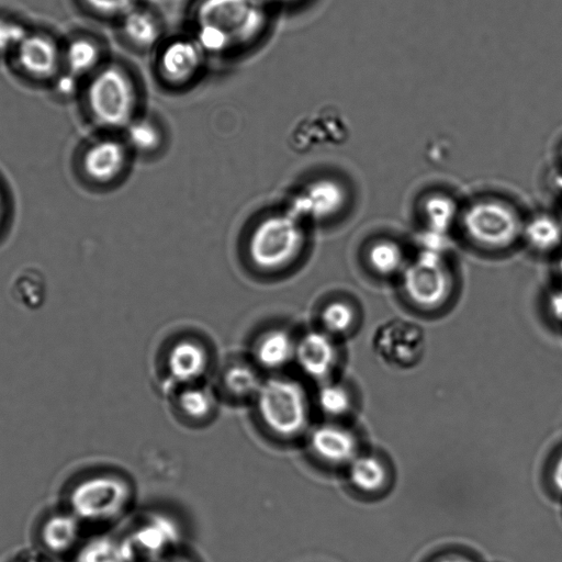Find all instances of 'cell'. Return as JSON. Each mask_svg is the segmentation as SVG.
Instances as JSON below:
<instances>
[{"label": "cell", "mask_w": 562, "mask_h": 562, "mask_svg": "<svg viewBox=\"0 0 562 562\" xmlns=\"http://www.w3.org/2000/svg\"><path fill=\"white\" fill-rule=\"evenodd\" d=\"M424 331L414 322L393 318L380 326L375 344L381 353L402 363L415 360L424 349Z\"/></svg>", "instance_id": "8fae6325"}, {"label": "cell", "mask_w": 562, "mask_h": 562, "mask_svg": "<svg viewBox=\"0 0 562 562\" xmlns=\"http://www.w3.org/2000/svg\"><path fill=\"white\" fill-rule=\"evenodd\" d=\"M306 435L308 450L325 464L348 465L358 456L357 438L342 425L325 422L310 428Z\"/></svg>", "instance_id": "30bf717a"}, {"label": "cell", "mask_w": 562, "mask_h": 562, "mask_svg": "<svg viewBox=\"0 0 562 562\" xmlns=\"http://www.w3.org/2000/svg\"><path fill=\"white\" fill-rule=\"evenodd\" d=\"M304 243L305 233L300 220L289 212L269 215L249 236V259L261 270H279L299 256Z\"/></svg>", "instance_id": "3957f363"}, {"label": "cell", "mask_w": 562, "mask_h": 562, "mask_svg": "<svg viewBox=\"0 0 562 562\" xmlns=\"http://www.w3.org/2000/svg\"><path fill=\"white\" fill-rule=\"evenodd\" d=\"M126 139L135 150L150 153L159 146L160 134L150 121L136 120L126 126Z\"/></svg>", "instance_id": "484cf974"}, {"label": "cell", "mask_w": 562, "mask_h": 562, "mask_svg": "<svg viewBox=\"0 0 562 562\" xmlns=\"http://www.w3.org/2000/svg\"><path fill=\"white\" fill-rule=\"evenodd\" d=\"M356 321L352 306L344 301L328 303L321 313L323 330L334 336L348 333Z\"/></svg>", "instance_id": "d4e9b609"}, {"label": "cell", "mask_w": 562, "mask_h": 562, "mask_svg": "<svg viewBox=\"0 0 562 562\" xmlns=\"http://www.w3.org/2000/svg\"><path fill=\"white\" fill-rule=\"evenodd\" d=\"M337 358L334 338L323 329L310 330L296 339L293 363L304 376L318 384L329 380Z\"/></svg>", "instance_id": "9c48e42d"}, {"label": "cell", "mask_w": 562, "mask_h": 562, "mask_svg": "<svg viewBox=\"0 0 562 562\" xmlns=\"http://www.w3.org/2000/svg\"><path fill=\"white\" fill-rule=\"evenodd\" d=\"M252 402L261 425L278 439H297L311 428L310 397L295 379L279 373L268 376Z\"/></svg>", "instance_id": "7a4b0ae2"}, {"label": "cell", "mask_w": 562, "mask_h": 562, "mask_svg": "<svg viewBox=\"0 0 562 562\" xmlns=\"http://www.w3.org/2000/svg\"><path fill=\"white\" fill-rule=\"evenodd\" d=\"M122 32L135 46L150 47L160 37L158 20L147 10L133 8L122 18Z\"/></svg>", "instance_id": "ffe728a7"}, {"label": "cell", "mask_w": 562, "mask_h": 562, "mask_svg": "<svg viewBox=\"0 0 562 562\" xmlns=\"http://www.w3.org/2000/svg\"><path fill=\"white\" fill-rule=\"evenodd\" d=\"M348 479L356 490L364 494H374L386 484L387 469L375 456L358 454L348 464Z\"/></svg>", "instance_id": "ac0fdd59"}, {"label": "cell", "mask_w": 562, "mask_h": 562, "mask_svg": "<svg viewBox=\"0 0 562 562\" xmlns=\"http://www.w3.org/2000/svg\"><path fill=\"white\" fill-rule=\"evenodd\" d=\"M550 480L554 490L562 495V451L557 456L552 464Z\"/></svg>", "instance_id": "f546056e"}, {"label": "cell", "mask_w": 562, "mask_h": 562, "mask_svg": "<svg viewBox=\"0 0 562 562\" xmlns=\"http://www.w3.org/2000/svg\"><path fill=\"white\" fill-rule=\"evenodd\" d=\"M210 367L205 347L193 339H180L168 350L166 368L169 378L181 386L200 383Z\"/></svg>", "instance_id": "4fadbf2b"}, {"label": "cell", "mask_w": 562, "mask_h": 562, "mask_svg": "<svg viewBox=\"0 0 562 562\" xmlns=\"http://www.w3.org/2000/svg\"><path fill=\"white\" fill-rule=\"evenodd\" d=\"M272 1L288 3V2H294L296 0H272Z\"/></svg>", "instance_id": "d6a6232c"}, {"label": "cell", "mask_w": 562, "mask_h": 562, "mask_svg": "<svg viewBox=\"0 0 562 562\" xmlns=\"http://www.w3.org/2000/svg\"><path fill=\"white\" fill-rule=\"evenodd\" d=\"M78 79L79 78L67 71H60V74L53 80L55 91L63 97L72 95L77 91Z\"/></svg>", "instance_id": "f1b7e54d"}, {"label": "cell", "mask_w": 562, "mask_h": 562, "mask_svg": "<svg viewBox=\"0 0 562 562\" xmlns=\"http://www.w3.org/2000/svg\"><path fill=\"white\" fill-rule=\"evenodd\" d=\"M462 225L472 241L491 249L510 246L524 229L517 213L495 200L479 201L468 207Z\"/></svg>", "instance_id": "5b68a950"}, {"label": "cell", "mask_w": 562, "mask_h": 562, "mask_svg": "<svg viewBox=\"0 0 562 562\" xmlns=\"http://www.w3.org/2000/svg\"><path fill=\"white\" fill-rule=\"evenodd\" d=\"M93 12L103 16H124L134 7L135 0H82Z\"/></svg>", "instance_id": "83f0119b"}, {"label": "cell", "mask_w": 562, "mask_h": 562, "mask_svg": "<svg viewBox=\"0 0 562 562\" xmlns=\"http://www.w3.org/2000/svg\"><path fill=\"white\" fill-rule=\"evenodd\" d=\"M368 262L374 272L385 277L405 269L402 249L390 240L374 243L368 250Z\"/></svg>", "instance_id": "7402d4cb"}, {"label": "cell", "mask_w": 562, "mask_h": 562, "mask_svg": "<svg viewBox=\"0 0 562 562\" xmlns=\"http://www.w3.org/2000/svg\"><path fill=\"white\" fill-rule=\"evenodd\" d=\"M260 370L254 363L233 362L221 373V385L231 398L254 400L262 382Z\"/></svg>", "instance_id": "2e32d148"}, {"label": "cell", "mask_w": 562, "mask_h": 562, "mask_svg": "<svg viewBox=\"0 0 562 562\" xmlns=\"http://www.w3.org/2000/svg\"><path fill=\"white\" fill-rule=\"evenodd\" d=\"M315 403L322 414L334 419L345 416L349 412L352 401L346 386L328 380L319 383Z\"/></svg>", "instance_id": "44dd1931"}, {"label": "cell", "mask_w": 562, "mask_h": 562, "mask_svg": "<svg viewBox=\"0 0 562 562\" xmlns=\"http://www.w3.org/2000/svg\"><path fill=\"white\" fill-rule=\"evenodd\" d=\"M5 215V200L0 189V227Z\"/></svg>", "instance_id": "1f68e13d"}, {"label": "cell", "mask_w": 562, "mask_h": 562, "mask_svg": "<svg viewBox=\"0 0 562 562\" xmlns=\"http://www.w3.org/2000/svg\"><path fill=\"white\" fill-rule=\"evenodd\" d=\"M402 273L403 289L407 297L420 307H437L449 296L451 278L435 251L423 252Z\"/></svg>", "instance_id": "8992f818"}, {"label": "cell", "mask_w": 562, "mask_h": 562, "mask_svg": "<svg viewBox=\"0 0 562 562\" xmlns=\"http://www.w3.org/2000/svg\"><path fill=\"white\" fill-rule=\"evenodd\" d=\"M296 339L284 329H270L255 341L254 364L259 370L278 374L294 361Z\"/></svg>", "instance_id": "9a60e30c"}, {"label": "cell", "mask_w": 562, "mask_h": 562, "mask_svg": "<svg viewBox=\"0 0 562 562\" xmlns=\"http://www.w3.org/2000/svg\"><path fill=\"white\" fill-rule=\"evenodd\" d=\"M13 57L20 71L37 81L54 80L63 67V48L44 32L30 31Z\"/></svg>", "instance_id": "52a82bcc"}, {"label": "cell", "mask_w": 562, "mask_h": 562, "mask_svg": "<svg viewBox=\"0 0 562 562\" xmlns=\"http://www.w3.org/2000/svg\"><path fill=\"white\" fill-rule=\"evenodd\" d=\"M29 32L18 20L0 16V56L13 55Z\"/></svg>", "instance_id": "4316f807"}, {"label": "cell", "mask_w": 562, "mask_h": 562, "mask_svg": "<svg viewBox=\"0 0 562 562\" xmlns=\"http://www.w3.org/2000/svg\"><path fill=\"white\" fill-rule=\"evenodd\" d=\"M87 106L94 122L103 127H126L136 108V92L130 76L117 66L97 70L87 87Z\"/></svg>", "instance_id": "277c9868"}, {"label": "cell", "mask_w": 562, "mask_h": 562, "mask_svg": "<svg viewBox=\"0 0 562 562\" xmlns=\"http://www.w3.org/2000/svg\"><path fill=\"white\" fill-rule=\"evenodd\" d=\"M100 59V46L88 36L75 37L63 48V67L77 78L93 75Z\"/></svg>", "instance_id": "e0dca14e"}, {"label": "cell", "mask_w": 562, "mask_h": 562, "mask_svg": "<svg viewBox=\"0 0 562 562\" xmlns=\"http://www.w3.org/2000/svg\"><path fill=\"white\" fill-rule=\"evenodd\" d=\"M561 270H562V261H561Z\"/></svg>", "instance_id": "e575fe53"}, {"label": "cell", "mask_w": 562, "mask_h": 562, "mask_svg": "<svg viewBox=\"0 0 562 562\" xmlns=\"http://www.w3.org/2000/svg\"><path fill=\"white\" fill-rule=\"evenodd\" d=\"M345 202L346 192L340 183L331 179H319L296 193L286 212L301 222L303 220L318 222L337 214Z\"/></svg>", "instance_id": "ba28073f"}, {"label": "cell", "mask_w": 562, "mask_h": 562, "mask_svg": "<svg viewBox=\"0 0 562 562\" xmlns=\"http://www.w3.org/2000/svg\"><path fill=\"white\" fill-rule=\"evenodd\" d=\"M194 21L200 48L222 54L255 41L266 26L267 13L259 0H201Z\"/></svg>", "instance_id": "6da1fadb"}, {"label": "cell", "mask_w": 562, "mask_h": 562, "mask_svg": "<svg viewBox=\"0 0 562 562\" xmlns=\"http://www.w3.org/2000/svg\"><path fill=\"white\" fill-rule=\"evenodd\" d=\"M202 52L195 41L177 40L169 43L158 58L161 78L173 86L189 82L202 66Z\"/></svg>", "instance_id": "5bb4252c"}, {"label": "cell", "mask_w": 562, "mask_h": 562, "mask_svg": "<svg viewBox=\"0 0 562 562\" xmlns=\"http://www.w3.org/2000/svg\"><path fill=\"white\" fill-rule=\"evenodd\" d=\"M424 213L431 232L443 234L457 217V204L449 196L435 194L424 203Z\"/></svg>", "instance_id": "cb8c5ba5"}, {"label": "cell", "mask_w": 562, "mask_h": 562, "mask_svg": "<svg viewBox=\"0 0 562 562\" xmlns=\"http://www.w3.org/2000/svg\"><path fill=\"white\" fill-rule=\"evenodd\" d=\"M528 243L539 250H551L562 241V225L550 216H538L522 229Z\"/></svg>", "instance_id": "603a6c76"}, {"label": "cell", "mask_w": 562, "mask_h": 562, "mask_svg": "<svg viewBox=\"0 0 562 562\" xmlns=\"http://www.w3.org/2000/svg\"><path fill=\"white\" fill-rule=\"evenodd\" d=\"M175 562H186V561H183V560H178V561H175Z\"/></svg>", "instance_id": "836d02e7"}, {"label": "cell", "mask_w": 562, "mask_h": 562, "mask_svg": "<svg viewBox=\"0 0 562 562\" xmlns=\"http://www.w3.org/2000/svg\"><path fill=\"white\" fill-rule=\"evenodd\" d=\"M176 403L180 414L193 422L209 418L216 407L213 391L201 383L181 386Z\"/></svg>", "instance_id": "d6986e66"}, {"label": "cell", "mask_w": 562, "mask_h": 562, "mask_svg": "<svg viewBox=\"0 0 562 562\" xmlns=\"http://www.w3.org/2000/svg\"><path fill=\"white\" fill-rule=\"evenodd\" d=\"M127 162L126 146L113 138L92 142L81 157V169L92 182L106 184L116 180Z\"/></svg>", "instance_id": "7c38bea8"}, {"label": "cell", "mask_w": 562, "mask_h": 562, "mask_svg": "<svg viewBox=\"0 0 562 562\" xmlns=\"http://www.w3.org/2000/svg\"><path fill=\"white\" fill-rule=\"evenodd\" d=\"M436 562H473L468 558L461 557V555H447L443 557Z\"/></svg>", "instance_id": "4dcf8cb0"}]
</instances>
